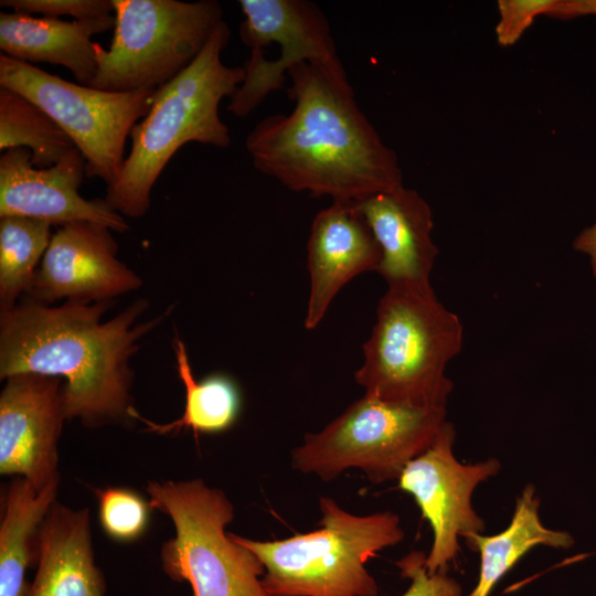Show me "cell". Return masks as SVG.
I'll list each match as a JSON object with an SVG mask.
<instances>
[{
    "label": "cell",
    "mask_w": 596,
    "mask_h": 596,
    "mask_svg": "<svg viewBox=\"0 0 596 596\" xmlns=\"http://www.w3.org/2000/svg\"><path fill=\"white\" fill-rule=\"evenodd\" d=\"M288 115L262 119L245 147L254 167L295 192L360 201L403 185L394 150L360 109L339 60L294 66Z\"/></svg>",
    "instance_id": "6da1fadb"
},
{
    "label": "cell",
    "mask_w": 596,
    "mask_h": 596,
    "mask_svg": "<svg viewBox=\"0 0 596 596\" xmlns=\"http://www.w3.org/2000/svg\"><path fill=\"white\" fill-rule=\"evenodd\" d=\"M110 301L50 307L28 298L0 310V379L34 373L62 379L66 419L88 427L130 417V358L166 313L135 324L148 308L139 299L102 322Z\"/></svg>",
    "instance_id": "7a4b0ae2"
},
{
    "label": "cell",
    "mask_w": 596,
    "mask_h": 596,
    "mask_svg": "<svg viewBox=\"0 0 596 596\" xmlns=\"http://www.w3.org/2000/svg\"><path fill=\"white\" fill-rule=\"evenodd\" d=\"M231 35L223 20L196 58L177 77L156 89L147 115L130 131L131 148L106 201L121 215L142 217L150 194L174 153L188 142L219 148L231 145L228 127L219 114L245 77L243 66H228L222 53Z\"/></svg>",
    "instance_id": "3957f363"
},
{
    "label": "cell",
    "mask_w": 596,
    "mask_h": 596,
    "mask_svg": "<svg viewBox=\"0 0 596 596\" xmlns=\"http://www.w3.org/2000/svg\"><path fill=\"white\" fill-rule=\"evenodd\" d=\"M459 317L433 287H391L379 300L376 320L355 371L364 394L422 408L446 407L454 384L446 368L461 350Z\"/></svg>",
    "instance_id": "277c9868"
},
{
    "label": "cell",
    "mask_w": 596,
    "mask_h": 596,
    "mask_svg": "<svg viewBox=\"0 0 596 596\" xmlns=\"http://www.w3.org/2000/svg\"><path fill=\"white\" fill-rule=\"evenodd\" d=\"M319 507L321 519L311 532L275 541L231 536L262 561L269 596H376L365 563L404 540L400 518L391 511L356 515L329 497Z\"/></svg>",
    "instance_id": "5b68a950"
},
{
    "label": "cell",
    "mask_w": 596,
    "mask_h": 596,
    "mask_svg": "<svg viewBox=\"0 0 596 596\" xmlns=\"http://www.w3.org/2000/svg\"><path fill=\"white\" fill-rule=\"evenodd\" d=\"M147 492L150 507L169 515L175 528L161 549L170 578L188 582L193 596H269L262 561L225 531L234 507L221 489L193 479L151 481Z\"/></svg>",
    "instance_id": "8992f818"
},
{
    "label": "cell",
    "mask_w": 596,
    "mask_h": 596,
    "mask_svg": "<svg viewBox=\"0 0 596 596\" xmlns=\"http://www.w3.org/2000/svg\"><path fill=\"white\" fill-rule=\"evenodd\" d=\"M108 49L95 44L97 73L88 85L108 92L157 89L182 73L223 21L217 1L111 0Z\"/></svg>",
    "instance_id": "52a82bcc"
},
{
    "label": "cell",
    "mask_w": 596,
    "mask_h": 596,
    "mask_svg": "<svg viewBox=\"0 0 596 596\" xmlns=\"http://www.w3.org/2000/svg\"><path fill=\"white\" fill-rule=\"evenodd\" d=\"M446 407L422 408L364 394L291 451V466L331 481L350 468L374 485L398 480L406 466L435 440Z\"/></svg>",
    "instance_id": "ba28073f"
},
{
    "label": "cell",
    "mask_w": 596,
    "mask_h": 596,
    "mask_svg": "<svg viewBox=\"0 0 596 596\" xmlns=\"http://www.w3.org/2000/svg\"><path fill=\"white\" fill-rule=\"evenodd\" d=\"M0 86L41 107L71 138L86 163V177L107 187L118 179L126 140L149 111L156 89L108 92L65 81L32 64L0 55Z\"/></svg>",
    "instance_id": "9c48e42d"
},
{
    "label": "cell",
    "mask_w": 596,
    "mask_h": 596,
    "mask_svg": "<svg viewBox=\"0 0 596 596\" xmlns=\"http://www.w3.org/2000/svg\"><path fill=\"white\" fill-rule=\"evenodd\" d=\"M244 20L240 35L249 50L276 44L274 62L249 56L245 77L230 98L228 111L245 117L273 92L283 88L286 75L305 62L339 60L330 25L319 7L307 0H241Z\"/></svg>",
    "instance_id": "30bf717a"
},
{
    "label": "cell",
    "mask_w": 596,
    "mask_h": 596,
    "mask_svg": "<svg viewBox=\"0 0 596 596\" xmlns=\"http://www.w3.org/2000/svg\"><path fill=\"white\" fill-rule=\"evenodd\" d=\"M456 430L449 421L433 444L413 459L398 478V488L409 493L428 521L433 543L425 565L429 574L446 573L459 552V538L483 533L485 521L471 504L479 483L501 469L496 458L462 464L454 455Z\"/></svg>",
    "instance_id": "8fae6325"
},
{
    "label": "cell",
    "mask_w": 596,
    "mask_h": 596,
    "mask_svg": "<svg viewBox=\"0 0 596 596\" xmlns=\"http://www.w3.org/2000/svg\"><path fill=\"white\" fill-rule=\"evenodd\" d=\"M63 380L34 373L6 379L0 394V472L41 490L58 483L57 441L66 419Z\"/></svg>",
    "instance_id": "7c38bea8"
},
{
    "label": "cell",
    "mask_w": 596,
    "mask_h": 596,
    "mask_svg": "<svg viewBox=\"0 0 596 596\" xmlns=\"http://www.w3.org/2000/svg\"><path fill=\"white\" fill-rule=\"evenodd\" d=\"M117 251L107 226L91 222L60 226L28 296L43 304L98 302L137 290L142 279L117 258Z\"/></svg>",
    "instance_id": "4fadbf2b"
},
{
    "label": "cell",
    "mask_w": 596,
    "mask_h": 596,
    "mask_svg": "<svg viewBox=\"0 0 596 596\" xmlns=\"http://www.w3.org/2000/svg\"><path fill=\"white\" fill-rule=\"evenodd\" d=\"M86 163L77 148L50 168H36L26 148L0 157V216L18 215L63 226L91 222L124 233L129 226L106 199L86 200L78 189Z\"/></svg>",
    "instance_id": "5bb4252c"
},
{
    "label": "cell",
    "mask_w": 596,
    "mask_h": 596,
    "mask_svg": "<svg viewBox=\"0 0 596 596\" xmlns=\"http://www.w3.org/2000/svg\"><path fill=\"white\" fill-rule=\"evenodd\" d=\"M380 260V247L355 201H333L319 211L307 243L306 329L317 328L344 285L364 272H377Z\"/></svg>",
    "instance_id": "9a60e30c"
},
{
    "label": "cell",
    "mask_w": 596,
    "mask_h": 596,
    "mask_svg": "<svg viewBox=\"0 0 596 596\" xmlns=\"http://www.w3.org/2000/svg\"><path fill=\"white\" fill-rule=\"evenodd\" d=\"M355 203L380 247L376 273L387 288H430L438 248L432 209L423 196L402 185Z\"/></svg>",
    "instance_id": "2e32d148"
},
{
    "label": "cell",
    "mask_w": 596,
    "mask_h": 596,
    "mask_svg": "<svg viewBox=\"0 0 596 596\" xmlns=\"http://www.w3.org/2000/svg\"><path fill=\"white\" fill-rule=\"evenodd\" d=\"M115 15L66 21L20 12L0 13L2 54L25 63H51L68 68L76 82L89 85L97 73L93 36L114 29Z\"/></svg>",
    "instance_id": "e0dca14e"
},
{
    "label": "cell",
    "mask_w": 596,
    "mask_h": 596,
    "mask_svg": "<svg viewBox=\"0 0 596 596\" xmlns=\"http://www.w3.org/2000/svg\"><path fill=\"white\" fill-rule=\"evenodd\" d=\"M38 572L29 596H104L94 561L87 509L54 502L38 535Z\"/></svg>",
    "instance_id": "ac0fdd59"
},
{
    "label": "cell",
    "mask_w": 596,
    "mask_h": 596,
    "mask_svg": "<svg viewBox=\"0 0 596 596\" xmlns=\"http://www.w3.org/2000/svg\"><path fill=\"white\" fill-rule=\"evenodd\" d=\"M539 508L536 489L528 483L518 496L511 521L502 532L494 535L473 533L464 538L468 547L480 554L478 584L468 596H489L504 574L538 545L554 549L574 545L575 540L567 531L543 525Z\"/></svg>",
    "instance_id": "d6986e66"
},
{
    "label": "cell",
    "mask_w": 596,
    "mask_h": 596,
    "mask_svg": "<svg viewBox=\"0 0 596 596\" xmlns=\"http://www.w3.org/2000/svg\"><path fill=\"white\" fill-rule=\"evenodd\" d=\"M58 483L36 489L14 477L6 494L0 525V596H29L25 571L32 562V539L55 502Z\"/></svg>",
    "instance_id": "ffe728a7"
},
{
    "label": "cell",
    "mask_w": 596,
    "mask_h": 596,
    "mask_svg": "<svg viewBox=\"0 0 596 596\" xmlns=\"http://www.w3.org/2000/svg\"><path fill=\"white\" fill-rule=\"evenodd\" d=\"M177 370L185 389V405L182 416L167 424H157L142 417L134 407L130 417L145 423L148 432L167 434L191 429L198 433H219L230 428L236 421L240 392L232 379L222 374L211 375L196 382L192 373L184 342L177 337L174 344Z\"/></svg>",
    "instance_id": "44dd1931"
},
{
    "label": "cell",
    "mask_w": 596,
    "mask_h": 596,
    "mask_svg": "<svg viewBox=\"0 0 596 596\" xmlns=\"http://www.w3.org/2000/svg\"><path fill=\"white\" fill-rule=\"evenodd\" d=\"M26 148L36 168H50L75 149L63 129L36 104L0 88V149Z\"/></svg>",
    "instance_id": "7402d4cb"
},
{
    "label": "cell",
    "mask_w": 596,
    "mask_h": 596,
    "mask_svg": "<svg viewBox=\"0 0 596 596\" xmlns=\"http://www.w3.org/2000/svg\"><path fill=\"white\" fill-rule=\"evenodd\" d=\"M51 224L26 216H0V310L29 295L52 238Z\"/></svg>",
    "instance_id": "603a6c76"
},
{
    "label": "cell",
    "mask_w": 596,
    "mask_h": 596,
    "mask_svg": "<svg viewBox=\"0 0 596 596\" xmlns=\"http://www.w3.org/2000/svg\"><path fill=\"white\" fill-rule=\"evenodd\" d=\"M497 41L501 46L515 44L540 15L574 19L594 15L593 0H499Z\"/></svg>",
    "instance_id": "cb8c5ba5"
},
{
    "label": "cell",
    "mask_w": 596,
    "mask_h": 596,
    "mask_svg": "<svg viewBox=\"0 0 596 596\" xmlns=\"http://www.w3.org/2000/svg\"><path fill=\"white\" fill-rule=\"evenodd\" d=\"M99 520L103 529L113 539L130 541L145 531L149 509L137 493L123 488L97 491Z\"/></svg>",
    "instance_id": "d4e9b609"
},
{
    "label": "cell",
    "mask_w": 596,
    "mask_h": 596,
    "mask_svg": "<svg viewBox=\"0 0 596 596\" xmlns=\"http://www.w3.org/2000/svg\"><path fill=\"white\" fill-rule=\"evenodd\" d=\"M0 4L14 12L55 19L70 15L74 20H88L114 14L111 0H1Z\"/></svg>",
    "instance_id": "484cf974"
},
{
    "label": "cell",
    "mask_w": 596,
    "mask_h": 596,
    "mask_svg": "<svg viewBox=\"0 0 596 596\" xmlns=\"http://www.w3.org/2000/svg\"><path fill=\"white\" fill-rule=\"evenodd\" d=\"M426 555L413 551L396 562L403 577L411 579L402 596H461V586L446 573L429 574L425 565Z\"/></svg>",
    "instance_id": "4316f807"
},
{
    "label": "cell",
    "mask_w": 596,
    "mask_h": 596,
    "mask_svg": "<svg viewBox=\"0 0 596 596\" xmlns=\"http://www.w3.org/2000/svg\"><path fill=\"white\" fill-rule=\"evenodd\" d=\"M573 248L588 257L592 273L596 278V221L574 238Z\"/></svg>",
    "instance_id": "83f0119b"
},
{
    "label": "cell",
    "mask_w": 596,
    "mask_h": 596,
    "mask_svg": "<svg viewBox=\"0 0 596 596\" xmlns=\"http://www.w3.org/2000/svg\"><path fill=\"white\" fill-rule=\"evenodd\" d=\"M594 3V15H596V0H593Z\"/></svg>",
    "instance_id": "f1b7e54d"
}]
</instances>
